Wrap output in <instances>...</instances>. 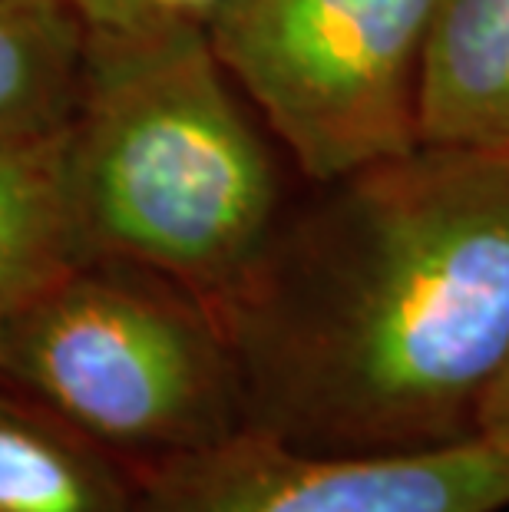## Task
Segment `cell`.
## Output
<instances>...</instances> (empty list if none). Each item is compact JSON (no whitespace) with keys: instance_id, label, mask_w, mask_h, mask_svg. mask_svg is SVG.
I'll use <instances>...</instances> for the list:
<instances>
[{"instance_id":"cell-9","label":"cell","mask_w":509,"mask_h":512,"mask_svg":"<svg viewBox=\"0 0 509 512\" xmlns=\"http://www.w3.org/2000/svg\"><path fill=\"white\" fill-rule=\"evenodd\" d=\"M86 258L60 176V136L0 143V328L73 261Z\"/></svg>"},{"instance_id":"cell-2","label":"cell","mask_w":509,"mask_h":512,"mask_svg":"<svg viewBox=\"0 0 509 512\" xmlns=\"http://www.w3.org/2000/svg\"><path fill=\"white\" fill-rule=\"evenodd\" d=\"M60 176L86 258L156 271L212 308L288 212L272 136L202 27L90 34Z\"/></svg>"},{"instance_id":"cell-4","label":"cell","mask_w":509,"mask_h":512,"mask_svg":"<svg viewBox=\"0 0 509 512\" xmlns=\"http://www.w3.org/2000/svg\"><path fill=\"white\" fill-rule=\"evenodd\" d=\"M440 0H222L205 40L311 185L420 146L417 100Z\"/></svg>"},{"instance_id":"cell-10","label":"cell","mask_w":509,"mask_h":512,"mask_svg":"<svg viewBox=\"0 0 509 512\" xmlns=\"http://www.w3.org/2000/svg\"><path fill=\"white\" fill-rule=\"evenodd\" d=\"M90 34L146 37L205 27L222 0H63Z\"/></svg>"},{"instance_id":"cell-11","label":"cell","mask_w":509,"mask_h":512,"mask_svg":"<svg viewBox=\"0 0 509 512\" xmlns=\"http://www.w3.org/2000/svg\"><path fill=\"white\" fill-rule=\"evenodd\" d=\"M480 433H493V437H509V361L496 377L490 397L483 403L480 413Z\"/></svg>"},{"instance_id":"cell-1","label":"cell","mask_w":509,"mask_h":512,"mask_svg":"<svg viewBox=\"0 0 509 512\" xmlns=\"http://www.w3.org/2000/svg\"><path fill=\"white\" fill-rule=\"evenodd\" d=\"M215 311L248 430L314 453L480 437L509 361V152L417 146L318 185Z\"/></svg>"},{"instance_id":"cell-5","label":"cell","mask_w":509,"mask_h":512,"mask_svg":"<svg viewBox=\"0 0 509 512\" xmlns=\"http://www.w3.org/2000/svg\"><path fill=\"white\" fill-rule=\"evenodd\" d=\"M133 473L143 512L509 509V437L493 433L417 453H314L245 427Z\"/></svg>"},{"instance_id":"cell-6","label":"cell","mask_w":509,"mask_h":512,"mask_svg":"<svg viewBox=\"0 0 509 512\" xmlns=\"http://www.w3.org/2000/svg\"><path fill=\"white\" fill-rule=\"evenodd\" d=\"M420 146L509 152V0H440L417 100Z\"/></svg>"},{"instance_id":"cell-8","label":"cell","mask_w":509,"mask_h":512,"mask_svg":"<svg viewBox=\"0 0 509 512\" xmlns=\"http://www.w3.org/2000/svg\"><path fill=\"white\" fill-rule=\"evenodd\" d=\"M90 30L63 0H0V143L60 136L77 106Z\"/></svg>"},{"instance_id":"cell-3","label":"cell","mask_w":509,"mask_h":512,"mask_svg":"<svg viewBox=\"0 0 509 512\" xmlns=\"http://www.w3.org/2000/svg\"><path fill=\"white\" fill-rule=\"evenodd\" d=\"M0 384L37 400L133 470L245 430L219 311L156 271L80 258L0 328Z\"/></svg>"},{"instance_id":"cell-7","label":"cell","mask_w":509,"mask_h":512,"mask_svg":"<svg viewBox=\"0 0 509 512\" xmlns=\"http://www.w3.org/2000/svg\"><path fill=\"white\" fill-rule=\"evenodd\" d=\"M0 512H143L133 466L0 384Z\"/></svg>"}]
</instances>
